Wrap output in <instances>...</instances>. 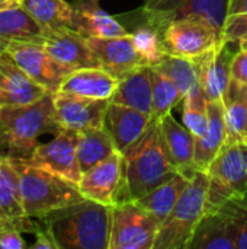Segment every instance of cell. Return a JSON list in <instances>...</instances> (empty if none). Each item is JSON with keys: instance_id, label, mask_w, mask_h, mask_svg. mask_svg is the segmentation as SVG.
Segmentation results:
<instances>
[{"instance_id": "obj_1", "label": "cell", "mask_w": 247, "mask_h": 249, "mask_svg": "<svg viewBox=\"0 0 247 249\" xmlns=\"http://www.w3.org/2000/svg\"><path fill=\"white\" fill-rule=\"evenodd\" d=\"M176 174L166 153L162 124L151 120L146 133L122 152V182L118 203L135 201Z\"/></svg>"}, {"instance_id": "obj_2", "label": "cell", "mask_w": 247, "mask_h": 249, "mask_svg": "<svg viewBox=\"0 0 247 249\" xmlns=\"http://www.w3.org/2000/svg\"><path fill=\"white\" fill-rule=\"evenodd\" d=\"M39 220L57 249H109L112 206L86 198L54 210Z\"/></svg>"}, {"instance_id": "obj_3", "label": "cell", "mask_w": 247, "mask_h": 249, "mask_svg": "<svg viewBox=\"0 0 247 249\" xmlns=\"http://www.w3.org/2000/svg\"><path fill=\"white\" fill-rule=\"evenodd\" d=\"M61 125L55 115L54 93L28 105L0 107V153L7 158H29L42 134H57Z\"/></svg>"}, {"instance_id": "obj_4", "label": "cell", "mask_w": 247, "mask_h": 249, "mask_svg": "<svg viewBox=\"0 0 247 249\" xmlns=\"http://www.w3.org/2000/svg\"><path fill=\"white\" fill-rule=\"evenodd\" d=\"M7 160L16 172L17 190L26 216L41 219L54 210L86 200L77 184L31 163L26 158H7Z\"/></svg>"}, {"instance_id": "obj_5", "label": "cell", "mask_w": 247, "mask_h": 249, "mask_svg": "<svg viewBox=\"0 0 247 249\" xmlns=\"http://www.w3.org/2000/svg\"><path fill=\"white\" fill-rule=\"evenodd\" d=\"M208 184L207 172H195L172 213L162 223L153 249H188L199 222L205 216Z\"/></svg>"}, {"instance_id": "obj_6", "label": "cell", "mask_w": 247, "mask_h": 249, "mask_svg": "<svg viewBox=\"0 0 247 249\" xmlns=\"http://www.w3.org/2000/svg\"><path fill=\"white\" fill-rule=\"evenodd\" d=\"M207 174L205 214L218 213L230 200L247 197V142L224 144Z\"/></svg>"}, {"instance_id": "obj_7", "label": "cell", "mask_w": 247, "mask_h": 249, "mask_svg": "<svg viewBox=\"0 0 247 249\" xmlns=\"http://www.w3.org/2000/svg\"><path fill=\"white\" fill-rule=\"evenodd\" d=\"M227 7L229 0H146L141 15L144 22L159 34L167 23L176 19L199 16L207 19L217 29L223 41Z\"/></svg>"}, {"instance_id": "obj_8", "label": "cell", "mask_w": 247, "mask_h": 249, "mask_svg": "<svg viewBox=\"0 0 247 249\" xmlns=\"http://www.w3.org/2000/svg\"><path fill=\"white\" fill-rule=\"evenodd\" d=\"M160 39L165 54L186 58H198L221 42L217 29L199 16H188L167 23L160 32Z\"/></svg>"}, {"instance_id": "obj_9", "label": "cell", "mask_w": 247, "mask_h": 249, "mask_svg": "<svg viewBox=\"0 0 247 249\" xmlns=\"http://www.w3.org/2000/svg\"><path fill=\"white\" fill-rule=\"evenodd\" d=\"M160 225L135 201L112 207L109 249H153Z\"/></svg>"}, {"instance_id": "obj_10", "label": "cell", "mask_w": 247, "mask_h": 249, "mask_svg": "<svg viewBox=\"0 0 247 249\" xmlns=\"http://www.w3.org/2000/svg\"><path fill=\"white\" fill-rule=\"evenodd\" d=\"M6 51L16 64L38 85L48 92H58L63 80L71 71L51 57L41 42L13 41L4 45Z\"/></svg>"}, {"instance_id": "obj_11", "label": "cell", "mask_w": 247, "mask_h": 249, "mask_svg": "<svg viewBox=\"0 0 247 249\" xmlns=\"http://www.w3.org/2000/svg\"><path fill=\"white\" fill-rule=\"evenodd\" d=\"M79 134L80 133L77 131L61 128L51 142L44 144L38 143L32 155L26 159L31 163L79 185L83 175L77 159Z\"/></svg>"}, {"instance_id": "obj_12", "label": "cell", "mask_w": 247, "mask_h": 249, "mask_svg": "<svg viewBox=\"0 0 247 249\" xmlns=\"http://www.w3.org/2000/svg\"><path fill=\"white\" fill-rule=\"evenodd\" d=\"M42 45L54 60L67 67L70 71L87 67H100V63L90 48L87 38L76 29H45Z\"/></svg>"}, {"instance_id": "obj_13", "label": "cell", "mask_w": 247, "mask_h": 249, "mask_svg": "<svg viewBox=\"0 0 247 249\" xmlns=\"http://www.w3.org/2000/svg\"><path fill=\"white\" fill-rule=\"evenodd\" d=\"M109 99H92L55 92L54 107L61 128L83 133L90 128L103 127Z\"/></svg>"}, {"instance_id": "obj_14", "label": "cell", "mask_w": 247, "mask_h": 249, "mask_svg": "<svg viewBox=\"0 0 247 249\" xmlns=\"http://www.w3.org/2000/svg\"><path fill=\"white\" fill-rule=\"evenodd\" d=\"M237 42H218L211 51L197 58L198 79L208 101H224L230 82L231 64L237 51L233 45Z\"/></svg>"}, {"instance_id": "obj_15", "label": "cell", "mask_w": 247, "mask_h": 249, "mask_svg": "<svg viewBox=\"0 0 247 249\" xmlns=\"http://www.w3.org/2000/svg\"><path fill=\"white\" fill-rule=\"evenodd\" d=\"M122 182V153L114 152L108 159L83 172L79 190L87 200L115 206Z\"/></svg>"}, {"instance_id": "obj_16", "label": "cell", "mask_w": 247, "mask_h": 249, "mask_svg": "<svg viewBox=\"0 0 247 249\" xmlns=\"http://www.w3.org/2000/svg\"><path fill=\"white\" fill-rule=\"evenodd\" d=\"M87 42L96 54L100 67L118 80L134 69L147 66L144 58L138 54L131 34L108 38L87 36Z\"/></svg>"}, {"instance_id": "obj_17", "label": "cell", "mask_w": 247, "mask_h": 249, "mask_svg": "<svg viewBox=\"0 0 247 249\" xmlns=\"http://www.w3.org/2000/svg\"><path fill=\"white\" fill-rule=\"evenodd\" d=\"M47 93L51 92L32 80L6 51L0 50V107L28 105Z\"/></svg>"}, {"instance_id": "obj_18", "label": "cell", "mask_w": 247, "mask_h": 249, "mask_svg": "<svg viewBox=\"0 0 247 249\" xmlns=\"http://www.w3.org/2000/svg\"><path fill=\"white\" fill-rule=\"evenodd\" d=\"M151 117L125 105L109 102L103 128L111 134L118 152H125L148 128Z\"/></svg>"}, {"instance_id": "obj_19", "label": "cell", "mask_w": 247, "mask_h": 249, "mask_svg": "<svg viewBox=\"0 0 247 249\" xmlns=\"http://www.w3.org/2000/svg\"><path fill=\"white\" fill-rule=\"evenodd\" d=\"M162 133L165 140L166 153L169 160L176 168L179 174H183L188 178H192L198 172L195 166V137L194 134L182 124H179L172 112L167 114L162 121Z\"/></svg>"}, {"instance_id": "obj_20", "label": "cell", "mask_w": 247, "mask_h": 249, "mask_svg": "<svg viewBox=\"0 0 247 249\" xmlns=\"http://www.w3.org/2000/svg\"><path fill=\"white\" fill-rule=\"evenodd\" d=\"M119 80L102 67L79 69L67 74L63 80L58 92L92 98V99H109L115 93Z\"/></svg>"}, {"instance_id": "obj_21", "label": "cell", "mask_w": 247, "mask_h": 249, "mask_svg": "<svg viewBox=\"0 0 247 249\" xmlns=\"http://www.w3.org/2000/svg\"><path fill=\"white\" fill-rule=\"evenodd\" d=\"M100 0H74L71 1L74 10V29L82 35L108 38V36H122L130 32L108 12H105Z\"/></svg>"}, {"instance_id": "obj_22", "label": "cell", "mask_w": 247, "mask_h": 249, "mask_svg": "<svg viewBox=\"0 0 247 249\" xmlns=\"http://www.w3.org/2000/svg\"><path fill=\"white\" fill-rule=\"evenodd\" d=\"M208 127L202 137L195 139V166L207 172L213 160L221 152L227 142V128L224 120V104L221 101H208Z\"/></svg>"}, {"instance_id": "obj_23", "label": "cell", "mask_w": 247, "mask_h": 249, "mask_svg": "<svg viewBox=\"0 0 247 249\" xmlns=\"http://www.w3.org/2000/svg\"><path fill=\"white\" fill-rule=\"evenodd\" d=\"M111 102L130 107L151 117L153 114V85L151 67L140 66L119 79L118 88Z\"/></svg>"}, {"instance_id": "obj_24", "label": "cell", "mask_w": 247, "mask_h": 249, "mask_svg": "<svg viewBox=\"0 0 247 249\" xmlns=\"http://www.w3.org/2000/svg\"><path fill=\"white\" fill-rule=\"evenodd\" d=\"M188 249H237L236 228L227 213L205 214Z\"/></svg>"}, {"instance_id": "obj_25", "label": "cell", "mask_w": 247, "mask_h": 249, "mask_svg": "<svg viewBox=\"0 0 247 249\" xmlns=\"http://www.w3.org/2000/svg\"><path fill=\"white\" fill-rule=\"evenodd\" d=\"M44 36L45 28L20 4L12 9L0 10V50L13 41L42 44Z\"/></svg>"}, {"instance_id": "obj_26", "label": "cell", "mask_w": 247, "mask_h": 249, "mask_svg": "<svg viewBox=\"0 0 247 249\" xmlns=\"http://www.w3.org/2000/svg\"><path fill=\"white\" fill-rule=\"evenodd\" d=\"M189 182L191 178L178 172L175 177H172L162 185L156 187L148 194L135 200V203L162 226V223L172 213L173 207L176 206L178 200L181 198L182 193L189 185Z\"/></svg>"}, {"instance_id": "obj_27", "label": "cell", "mask_w": 247, "mask_h": 249, "mask_svg": "<svg viewBox=\"0 0 247 249\" xmlns=\"http://www.w3.org/2000/svg\"><path fill=\"white\" fill-rule=\"evenodd\" d=\"M223 104L227 128L226 144L247 142V96L245 85L231 79Z\"/></svg>"}, {"instance_id": "obj_28", "label": "cell", "mask_w": 247, "mask_h": 249, "mask_svg": "<svg viewBox=\"0 0 247 249\" xmlns=\"http://www.w3.org/2000/svg\"><path fill=\"white\" fill-rule=\"evenodd\" d=\"M116 152L111 134L103 128H90L79 134L77 159L82 172L89 171Z\"/></svg>"}, {"instance_id": "obj_29", "label": "cell", "mask_w": 247, "mask_h": 249, "mask_svg": "<svg viewBox=\"0 0 247 249\" xmlns=\"http://www.w3.org/2000/svg\"><path fill=\"white\" fill-rule=\"evenodd\" d=\"M19 3L45 29H74V10L66 0H19Z\"/></svg>"}, {"instance_id": "obj_30", "label": "cell", "mask_w": 247, "mask_h": 249, "mask_svg": "<svg viewBox=\"0 0 247 249\" xmlns=\"http://www.w3.org/2000/svg\"><path fill=\"white\" fill-rule=\"evenodd\" d=\"M25 210L20 201L16 172L6 156L0 163V225L23 219Z\"/></svg>"}, {"instance_id": "obj_31", "label": "cell", "mask_w": 247, "mask_h": 249, "mask_svg": "<svg viewBox=\"0 0 247 249\" xmlns=\"http://www.w3.org/2000/svg\"><path fill=\"white\" fill-rule=\"evenodd\" d=\"M165 76H167L179 89L182 98L199 83L198 79V63L197 58H186V57H176L163 54V57L151 66Z\"/></svg>"}, {"instance_id": "obj_32", "label": "cell", "mask_w": 247, "mask_h": 249, "mask_svg": "<svg viewBox=\"0 0 247 249\" xmlns=\"http://www.w3.org/2000/svg\"><path fill=\"white\" fill-rule=\"evenodd\" d=\"M183 101V125L194 134L195 139L202 137L208 127V98L198 83L195 85L182 99Z\"/></svg>"}, {"instance_id": "obj_33", "label": "cell", "mask_w": 247, "mask_h": 249, "mask_svg": "<svg viewBox=\"0 0 247 249\" xmlns=\"http://www.w3.org/2000/svg\"><path fill=\"white\" fill-rule=\"evenodd\" d=\"M151 67V66H150ZM153 85V114L151 120L162 121L183 99L178 86L163 73L151 67Z\"/></svg>"}, {"instance_id": "obj_34", "label": "cell", "mask_w": 247, "mask_h": 249, "mask_svg": "<svg viewBox=\"0 0 247 249\" xmlns=\"http://www.w3.org/2000/svg\"><path fill=\"white\" fill-rule=\"evenodd\" d=\"M247 36V0H229L223 41L240 42Z\"/></svg>"}, {"instance_id": "obj_35", "label": "cell", "mask_w": 247, "mask_h": 249, "mask_svg": "<svg viewBox=\"0 0 247 249\" xmlns=\"http://www.w3.org/2000/svg\"><path fill=\"white\" fill-rule=\"evenodd\" d=\"M131 35L138 54L144 58L147 66H154L163 57L165 53L162 48L160 34L154 28L146 23L137 28V31Z\"/></svg>"}, {"instance_id": "obj_36", "label": "cell", "mask_w": 247, "mask_h": 249, "mask_svg": "<svg viewBox=\"0 0 247 249\" xmlns=\"http://www.w3.org/2000/svg\"><path fill=\"white\" fill-rule=\"evenodd\" d=\"M231 219L237 233V249H247V197L230 200L223 209Z\"/></svg>"}, {"instance_id": "obj_37", "label": "cell", "mask_w": 247, "mask_h": 249, "mask_svg": "<svg viewBox=\"0 0 247 249\" xmlns=\"http://www.w3.org/2000/svg\"><path fill=\"white\" fill-rule=\"evenodd\" d=\"M231 79L247 86V39L239 42V50L231 64Z\"/></svg>"}, {"instance_id": "obj_38", "label": "cell", "mask_w": 247, "mask_h": 249, "mask_svg": "<svg viewBox=\"0 0 247 249\" xmlns=\"http://www.w3.org/2000/svg\"><path fill=\"white\" fill-rule=\"evenodd\" d=\"M35 238H36V241L29 247L31 249H57L54 239L51 238V235L48 233V231L44 226L38 233H35Z\"/></svg>"}, {"instance_id": "obj_39", "label": "cell", "mask_w": 247, "mask_h": 249, "mask_svg": "<svg viewBox=\"0 0 247 249\" xmlns=\"http://www.w3.org/2000/svg\"><path fill=\"white\" fill-rule=\"evenodd\" d=\"M19 0H0V10H6V9H12L19 6Z\"/></svg>"}, {"instance_id": "obj_40", "label": "cell", "mask_w": 247, "mask_h": 249, "mask_svg": "<svg viewBox=\"0 0 247 249\" xmlns=\"http://www.w3.org/2000/svg\"><path fill=\"white\" fill-rule=\"evenodd\" d=\"M1 160H3V156H1V153H0V163H1Z\"/></svg>"}, {"instance_id": "obj_41", "label": "cell", "mask_w": 247, "mask_h": 249, "mask_svg": "<svg viewBox=\"0 0 247 249\" xmlns=\"http://www.w3.org/2000/svg\"><path fill=\"white\" fill-rule=\"evenodd\" d=\"M245 93H246V96H247V86H245Z\"/></svg>"}, {"instance_id": "obj_42", "label": "cell", "mask_w": 247, "mask_h": 249, "mask_svg": "<svg viewBox=\"0 0 247 249\" xmlns=\"http://www.w3.org/2000/svg\"><path fill=\"white\" fill-rule=\"evenodd\" d=\"M243 39H247V36H245V38H243Z\"/></svg>"}]
</instances>
